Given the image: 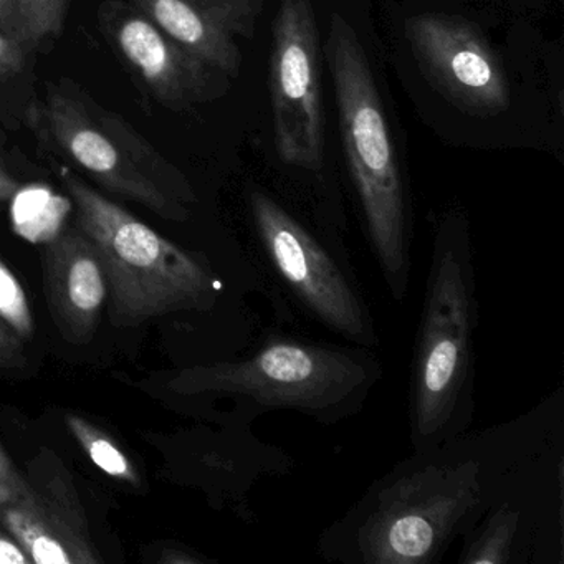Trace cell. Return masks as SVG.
<instances>
[{
  "mask_svg": "<svg viewBox=\"0 0 564 564\" xmlns=\"http://www.w3.org/2000/svg\"><path fill=\"white\" fill-rule=\"evenodd\" d=\"M477 273L470 223L448 210L435 223L408 389L409 442L425 452L470 431L475 415Z\"/></svg>",
  "mask_w": 564,
  "mask_h": 564,
  "instance_id": "obj_4",
  "label": "cell"
},
{
  "mask_svg": "<svg viewBox=\"0 0 564 564\" xmlns=\"http://www.w3.org/2000/svg\"><path fill=\"white\" fill-rule=\"evenodd\" d=\"M18 497L19 495L15 494L12 488H9L8 485L0 484V513H2V510H4V508L8 507L9 503H12V501Z\"/></svg>",
  "mask_w": 564,
  "mask_h": 564,
  "instance_id": "obj_25",
  "label": "cell"
},
{
  "mask_svg": "<svg viewBox=\"0 0 564 564\" xmlns=\"http://www.w3.org/2000/svg\"><path fill=\"white\" fill-rule=\"evenodd\" d=\"M28 130L39 153L85 174L105 193L170 223H187L193 216L197 194L189 177L72 78L45 84Z\"/></svg>",
  "mask_w": 564,
  "mask_h": 564,
  "instance_id": "obj_6",
  "label": "cell"
},
{
  "mask_svg": "<svg viewBox=\"0 0 564 564\" xmlns=\"http://www.w3.org/2000/svg\"><path fill=\"white\" fill-rule=\"evenodd\" d=\"M174 41L234 80L240 42L252 41L263 0H128Z\"/></svg>",
  "mask_w": 564,
  "mask_h": 564,
  "instance_id": "obj_13",
  "label": "cell"
},
{
  "mask_svg": "<svg viewBox=\"0 0 564 564\" xmlns=\"http://www.w3.org/2000/svg\"><path fill=\"white\" fill-rule=\"evenodd\" d=\"M65 422H67L72 435L77 438L80 447L87 452L90 460L100 470H104L110 477L117 478V480L127 481L131 485L140 484V475H138L137 468L107 432L101 431L100 427L91 424L87 419L80 417V415L68 414Z\"/></svg>",
  "mask_w": 564,
  "mask_h": 564,
  "instance_id": "obj_16",
  "label": "cell"
},
{
  "mask_svg": "<svg viewBox=\"0 0 564 564\" xmlns=\"http://www.w3.org/2000/svg\"><path fill=\"white\" fill-rule=\"evenodd\" d=\"M510 422L414 452L319 534L329 563L438 564L491 507L507 475Z\"/></svg>",
  "mask_w": 564,
  "mask_h": 564,
  "instance_id": "obj_1",
  "label": "cell"
},
{
  "mask_svg": "<svg viewBox=\"0 0 564 564\" xmlns=\"http://www.w3.org/2000/svg\"><path fill=\"white\" fill-rule=\"evenodd\" d=\"M325 51L365 234L389 295L402 303L411 285L414 223L384 101L365 47L341 15L333 14Z\"/></svg>",
  "mask_w": 564,
  "mask_h": 564,
  "instance_id": "obj_5",
  "label": "cell"
},
{
  "mask_svg": "<svg viewBox=\"0 0 564 564\" xmlns=\"http://www.w3.org/2000/svg\"><path fill=\"white\" fill-rule=\"evenodd\" d=\"M0 32L21 39L19 0H0Z\"/></svg>",
  "mask_w": 564,
  "mask_h": 564,
  "instance_id": "obj_22",
  "label": "cell"
},
{
  "mask_svg": "<svg viewBox=\"0 0 564 564\" xmlns=\"http://www.w3.org/2000/svg\"><path fill=\"white\" fill-rule=\"evenodd\" d=\"M0 318L4 319L19 338L29 339L34 333L29 299L18 276L11 272L4 260L0 259Z\"/></svg>",
  "mask_w": 564,
  "mask_h": 564,
  "instance_id": "obj_19",
  "label": "cell"
},
{
  "mask_svg": "<svg viewBox=\"0 0 564 564\" xmlns=\"http://www.w3.org/2000/svg\"><path fill=\"white\" fill-rule=\"evenodd\" d=\"M42 171L9 143V134L0 131V203H14L15 197L41 181Z\"/></svg>",
  "mask_w": 564,
  "mask_h": 564,
  "instance_id": "obj_18",
  "label": "cell"
},
{
  "mask_svg": "<svg viewBox=\"0 0 564 564\" xmlns=\"http://www.w3.org/2000/svg\"><path fill=\"white\" fill-rule=\"evenodd\" d=\"M381 379L376 349L316 341L269 326L247 352L186 366L171 375L167 389L183 398L230 399L234 417L246 427L279 411L333 425L358 415Z\"/></svg>",
  "mask_w": 564,
  "mask_h": 564,
  "instance_id": "obj_3",
  "label": "cell"
},
{
  "mask_svg": "<svg viewBox=\"0 0 564 564\" xmlns=\"http://www.w3.org/2000/svg\"><path fill=\"white\" fill-rule=\"evenodd\" d=\"M31 557L22 550L14 536L0 531V564H31Z\"/></svg>",
  "mask_w": 564,
  "mask_h": 564,
  "instance_id": "obj_23",
  "label": "cell"
},
{
  "mask_svg": "<svg viewBox=\"0 0 564 564\" xmlns=\"http://www.w3.org/2000/svg\"><path fill=\"white\" fill-rule=\"evenodd\" d=\"M158 561H160L161 564H200L206 563L207 560L194 553V551L184 550L183 546L174 544V546L163 550Z\"/></svg>",
  "mask_w": 564,
  "mask_h": 564,
  "instance_id": "obj_24",
  "label": "cell"
},
{
  "mask_svg": "<svg viewBox=\"0 0 564 564\" xmlns=\"http://www.w3.org/2000/svg\"><path fill=\"white\" fill-rule=\"evenodd\" d=\"M75 0H19L21 39L39 52L65 32Z\"/></svg>",
  "mask_w": 564,
  "mask_h": 564,
  "instance_id": "obj_17",
  "label": "cell"
},
{
  "mask_svg": "<svg viewBox=\"0 0 564 564\" xmlns=\"http://www.w3.org/2000/svg\"><path fill=\"white\" fill-rule=\"evenodd\" d=\"M564 392L517 417L510 484L462 538L460 564H563Z\"/></svg>",
  "mask_w": 564,
  "mask_h": 564,
  "instance_id": "obj_7",
  "label": "cell"
},
{
  "mask_svg": "<svg viewBox=\"0 0 564 564\" xmlns=\"http://www.w3.org/2000/svg\"><path fill=\"white\" fill-rule=\"evenodd\" d=\"M408 37L422 72L455 107L481 117L508 110L503 65L477 25L455 15L422 14L409 21Z\"/></svg>",
  "mask_w": 564,
  "mask_h": 564,
  "instance_id": "obj_11",
  "label": "cell"
},
{
  "mask_svg": "<svg viewBox=\"0 0 564 564\" xmlns=\"http://www.w3.org/2000/svg\"><path fill=\"white\" fill-rule=\"evenodd\" d=\"M25 356L19 335L0 318V368H21Z\"/></svg>",
  "mask_w": 564,
  "mask_h": 564,
  "instance_id": "obj_20",
  "label": "cell"
},
{
  "mask_svg": "<svg viewBox=\"0 0 564 564\" xmlns=\"http://www.w3.org/2000/svg\"><path fill=\"white\" fill-rule=\"evenodd\" d=\"M0 484L8 485L18 495L25 494L29 488L28 478L15 467L2 444H0Z\"/></svg>",
  "mask_w": 564,
  "mask_h": 564,
  "instance_id": "obj_21",
  "label": "cell"
},
{
  "mask_svg": "<svg viewBox=\"0 0 564 564\" xmlns=\"http://www.w3.org/2000/svg\"><path fill=\"white\" fill-rule=\"evenodd\" d=\"M54 171L77 207L78 229L94 242L104 263L118 325L138 326L180 313L210 315L226 302L252 310L249 303L260 299L272 306L276 322H293V310L269 286L234 283V279L269 280L265 273L224 275L206 252L164 239L70 167L55 163Z\"/></svg>",
  "mask_w": 564,
  "mask_h": 564,
  "instance_id": "obj_2",
  "label": "cell"
},
{
  "mask_svg": "<svg viewBox=\"0 0 564 564\" xmlns=\"http://www.w3.org/2000/svg\"><path fill=\"white\" fill-rule=\"evenodd\" d=\"M97 22L124 67L166 110L184 113L229 90L227 75L174 41L128 0H104Z\"/></svg>",
  "mask_w": 564,
  "mask_h": 564,
  "instance_id": "obj_10",
  "label": "cell"
},
{
  "mask_svg": "<svg viewBox=\"0 0 564 564\" xmlns=\"http://www.w3.org/2000/svg\"><path fill=\"white\" fill-rule=\"evenodd\" d=\"M44 285L62 336L74 345L90 343L110 289L94 242L78 227L45 246Z\"/></svg>",
  "mask_w": 564,
  "mask_h": 564,
  "instance_id": "obj_14",
  "label": "cell"
},
{
  "mask_svg": "<svg viewBox=\"0 0 564 564\" xmlns=\"http://www.w3.org/2000/svg\"><path fill=\"white\" fill-rule=\"evenodd\" d=\"M247 207L259 249L253 257L290 308L346 343L378 349V326L339 234L308 226L260 187L249 191Z\"/></svg>",
  "mask_w": 564,
  "mask_h": 564,
  "instance_id": "obj_8",
  "label": "cell"
},
{
  "mask_svg": "<svg viewBox=\"0 0 564 564\" xmlns=\"http://www.w3.org/2000/svg\"><path fill=\"white\" fill-rule=\"evenodd\" d=\"M28 484V491L9 503L0 518L32 563H101L67 471Z\"/></svg>",
  "mask_w": 564,
  "mask_h": 564,
  "instance_id": "obj_12",
  "label": "cell"
},
{
  "mask_svg": "<svg viewBox=\"0 0 564 564\" xmlns=\"http://www.w3.org/2000/svg\"><path fill=\"white\" fill-rule=\"evenodd\" d=\"M28 42L0 32V131L28 130L37 107V57Z\"/></svg>",
  "mask_w": 564,
  "mask_h": 564,
  "instance_id": "obj_15",
  "label": "cell"
},
{
  "mask_svg": "<svg viewBox=\"0 0 564 564\" xmlns=\"http://www.w3.org/2000/svg\"><path fill=\"white\" fill-rule=\"evenodd\" d=\"M270 95L280 161L306 173H322L325 110L313 0H280L272 28Z\"/></svg>",
  "mask_w": 564,
  "mask_h": 564,
  "instance_id": "obj_9",
  "label": "cell"
}]
</instances>
